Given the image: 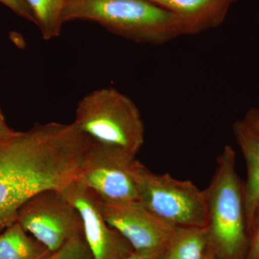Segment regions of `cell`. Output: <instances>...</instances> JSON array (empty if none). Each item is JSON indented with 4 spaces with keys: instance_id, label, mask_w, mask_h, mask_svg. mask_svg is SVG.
<instances>
[{
    "instance_id": "obj_8",
    "label": "cell",
    "mask_w": 259,
    "mask_h": 259,
    "mask_svg": "<svg viewBox=\"0 0 259 259\" xmlns=\"http://www.w3.org/2000/svg\"><path fill=\"white\" fill-rule=\"evenodd\" d=\"M61 192L79 213L93 259H123L134 252L127 240L107 222L100 199L93 191L76 180Z\"/></svg>"
},
{
    "instance_id": "obj_9",
    "label": "cell",
    "mask_w": 259,
    "mask_h": 259,
    "mask_svg": "<svg viewBox=\"0 0 259 259\" xmlns=\"http://www.w3.org/2000/svg\"><path fill=\"white\" fill-rule=\"evenodd\" d=\"M100 204L107 222L127 240L135 251L162 253L176 230L139 201L122 204L100 202Z\"/></svg>"
},
{
    "instance_id": "obj_5",
    "label": "cell",
    "mask_w": 259,
    "mask_h": 259,
    "mask_svg": "<svg viewBox=\"0 0 259 259\" xmlns=\"http://www.w3.org/2000/svg\"><path fill=\"white\" fill-rule=\"evenodd\" d=\"M132 174L139 202L162 221L176 228L207 226L204 192L193 182L153 173L138 160Z\"/></svg>"
},
{
    "instance_id": "obj_13",
    "label": "cell",
    "mask_w": 259,
    "mask_h": 259,
    "mask_svg": "<svg viewBox=\"0 0 259 259\" xmlns=\"http://www.w3.org/2000/svg\"><path fill=\"white\" fill-rule=\"evenodd\" d=\"M51 253L40 242L28 236L18 222L0 234V259H40Z\"/></svg>"
},
{
    "instance_id": "obj_1",
    "label": "cell",
    "mask_w": 259,
    "mask_h": 259,
    "mask_svg": "<svg viewBox=\"0 0 259 259\" xmlns=\"http://www.w3.org/2000/svg\"><path fill=\"white\" fill-rule=\"evenodd\" d=\"M73 176L69 146L51 124L0 139V228L16 222L29 199L42 191L62 190Z\"/></svg>"
},
{
    "instance_id": "obj_4",
    "label": "cell",
    "mask_w": 259,
    "mask_h": 259,
    "mask_svg": "<svg viewBox=\"0 0 259 259\" xmlns=\"http://www.w3.org/2000/svg\"><path fill=\"white\" fill-rule=\"evenodd\" d=\"M74 123L96 142L137 155L144 144L139 109L127 95L108 87L94 90L78 102Z\"/></svg>"
},
{
    "instance_id": "obj_15",
    "label": "cell",
    "mask_w": 259,
    "mask_h": 259,
    "mask_svg": "<svg viewBox=\"0 0 259 259\" xmlns=\"http://www.w3.org/2000/svg\"><path fill=\"white\" fill-rule=\"evenodd\" d=\"M50 259H93V256L83 235H80L66 241Z\"/></svg>"
},
{
    "instance_id": "obj_17",
    "label": "cell",
    "mask_w": 259,
    "mask_h": 259,
    "mask_svg": "<svg viewBox=\"0 0 259 259\" xmlns=\"http://www.w3.org/2000/svg\"><path fill=\"white\" fill-rule=\"evenodd\" d=\"M250 231L253 233V238L246 259H259V209Z\"/></svg>"
},
{
    "instance_id": "obj_7",
    "label": "cell",
    "mask_w": 259,
    "mask_h": 259,
    "mask_svg": "<svg viewBox=\"0 0 259 259\" xmlns=\"http://www.w3.org/2000/svg\"><path fill=\"white\" fill-rule=\"evenodd\" d=\"M16 222L52 253L83 235L79 213L60 191H42L29 199L19 209Z\"/></svg>"
},
{
    "instance_id": "obj_6",
    "label": "cell",
    "mask_w": 259,
    "mask_h": 259,
    "mask_svg": "<svg viewBox=\"0 0 259 259\" xmlns=\"http://www.w3.org/2000/svg\"><path fill=\"white\" fill-rule=\"evenodd\" d=\"M136 156L117 146L94 141L83 157L76 181L104 203L138 202L132 174Z\"/></svg>"
},
{
    "instance_id": "obj_11",
    "label": "cell",
    "mask_w": 259,
    "mask_h": 259,
    "mask_svg": "<svg viewBox=\"0 0 259 259\" xmlns=\"http://www.w3.org/2000/svg\"><path fill=\"white\" fill-rule=\"evenodd\" d=\"M233 132L246 163L243 195L247 228L250 231L259 209V135L243 120H237L233 124Z\"/></svg>"
},
{
    "instance_id": "obj_16",
    "label": "cell",
    "mask_w": 259,
    "mask_h": 259,
    "mask_svg": "<svg viewBox=\"0 0 259 259\" xmlns=\"http://www.w3.org/2000/svg\"><path fill=\"white\" fill-rule=\"evenodd\" d=\"M0 3L8 7L15 14L27 21L35 24V18L25 0H0Z\"/></svg>"
},
{
    "instance_id": "obj_14",
    "label": "cell",
    "mask_w": 259,
    "mask_h": 259,
    "mask_svg": "<svg viewBox=\"0 0 259 259\" xmlns=\"http://www.w3.org/2000/svg\"><path fill=\"white\" fill-rule=\"evenodd\" d=\"M42 38L55 39L62 30V15L68 0H25Z\"/></svg>"
},
{
    "instance_id": "obj_21",
    "label": "cell",
    "mask_w": 259,
    "mask_h": 259,
    "mask_svg": "<svg viewBox=\"0 0 259 259\" xmlns=\"http://www.w3.org/2000/svg\"><path fill=\"white\" fill-rule=\"evenodd\" d=\"M12 133H13V131H10V132H4V131H0V139L9 136L10 134H12Z\"/></svg>"
},
{
    "instance_id": "obj_18",
    "label": "cell",
    "mask_w": 259,
    "mask_h": 259,
    "mask_svg": "<svg viewBox=\"0 0 259 259\" xmlns=\"http://www.w3.org/2000/svg\"><path fill=\"white\" fill-rule=\"evenodd\" d=\"M242 120L252 131L259 135V109L253 108L250 110Z\"/></svg>"
},
{
    "instance_id": "obj_12",
    "label": "cell",
    "mask_w": 259,
    "mask_h": 259,
    "mask_svg": "<svg viewBox=\"0 0 259 259\" xmlns=\"http://www.w3.org/2000/svg\"><path fill=\"white\" fill-rule=\"evenodd\" d=\"M212 250L206 228H177L159 259H204Z\"/></svg>"
},
{
    "instance_id": "obj_22",
    "label": "cell",
    "mask_w": 259,
    "mask_h": 259,
    "mask_svg": "<svg viewBox=\"0 0 259 259\" xmlns=\"http://www.w3.org/2000/svg\"><path fill=\"white\" fill-rule=\"evenodd\" d=\"M204 259H218L216 258L215 255H214V253H213L212 250H211L210 252H209L208 253H207V255H206L205 258Z\"/></svg>"
},
{
    "instance_id": "obj_3",
    "label": "cell",
    "mask_w": 259,
    "mask_h": 259,
    "mask_svg": "<svg viewBox=\"0 0 259 259\" xmlns=\"http://www.w3.org/2000/svg\"><path fill=\"white\" fill-rule=\"evenodd\" d=\"M207 211V233L218 259H240L246 243L243 185L236 169V152L225 146L208 187L203 190Z\"/></svg>"
},
{
    "instance_id": "obj_20",
    "label": "cell",
    "mask_w": 259,
    "mask_h": 259,
    "mask_svg": "<svg viewBox=\"0 0 259 259\" xmlns=\"http://www.w3.org/2000/svg\"><path fill=\"white\" fill-rule=\"evenodd\" d=\"M0 131H4V132H10V131H12L11 130L8 128V126L5 124L1 112H0Z\"/></svg>"
},
{
    "instance_id": "obj_23",
    "label": "cell",
    "mask_w": 259,
    "mask_h": 259,
    "mask_svg": "<svg viewBox=\"0 0 259 259\" xmlns=\"http://www.w3.org/2000/svg\"><path fill=\"white\" fill-rule=\"evenodd\" d=\"M53 253H51L50 254L46 255L45 257H44V258H40V259H50L51 255H52Z\"/></svg>"
},
{
    "instance_id": "obj_2",
    "label": "cell",
    "mask_w": 259,
    "mask_h": 259,
    "mask_svg": "<svg viewBox=\"0 0 259 259\" xmlns=\"http://www.w3.org/2000/svg\"><path fill=\"white\" fill-rule=\"evenodd\" d=\"M62 20L97 23L136 44L161 46L182 36L177 18L148 0H68Z\"/></svg>"
},
{
    "instance_id": "obj_19",
    "label": "cell",
    "mask_w": 259,
    "mask_h": 259,
    "mask_svg": "<svg viewBox=\"0 0 259 259\" xmlns=\"http://www.w3.org/2000/svg\"><path fill=\"white\" fill-rule=\"evenodd\" d=\"M162 253H141L135 251L126 256L123 259H159Z\"/></svg>"
},
{
    "instance_id": "obj_10",
    "label": "cell",
    "mask_w": 259,
    "mask_h": 259,
    "mask_svg": "<svg viewBox=\"0 0 259 259\" xmlns=\"http://www.w3.org/2000/svg\"><path fill=\"white\" fill-rule=\"evenodd\" d=\"M173 15L182 35H198L221 26L238 0H148Z\"/></svg>"
}]
</instances>
